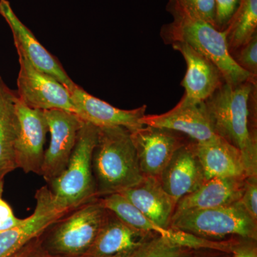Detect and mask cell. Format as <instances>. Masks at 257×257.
Wrapping results in <instances>:
<instances>
[{
	"mask_svg": "<svg viewBox=\"0 0 257 257\" xmlns=\"http://www.w3.org/2000/svg\"><path fill=\"white\" fill-rule=\"evenodd\" d=\"M108 257H118V256H108Z\"/></svg>",
	"mask_w": 257,
	"mask_h": 257,
	"instance_id": "836d02e7",
	"label": "cell"
},
{
	"mask_svg": "<svg viewBox=\"0 0 257 257\" xmlns=\"http://www.w3.org/2000/svg\"><path fill=\"white\" fill-rule=\"evenodd\" d=\"M15 108L18 119V133L15 143V160L18 168L25 173L41 174L45 156V138L48 131L44 111L32 109L18 99Z\"/></svg>",
	"mask_w": 257,
	"mask_h": 257,
	"instance_id": "30bf717a",
	"label": "cell"
},
{
	"mask_svg": "<svg viewBox=\"0 0 257 257\" xmlns=\"http://www.w3.org/2000/svg\"><path fill=\"white\" fill-rule=\"evenodd\" d=\"M98 126L84 121L68 165L50 184L57 207L69 213L98 198L92 172V154Z\"/></svg>",
	"mask_w": 257,
	"mask_h": 257,
	"instance_id": "277c9868",
	"label": "cell"
},
{
	"mask_svg": "<svg viewBox=\"0 0 257 257\" xmlns=\"http://www.w3.org/2000/svg\"><path fill=\"white\" fill-rule=\"evenodd\" d=\"M194 148L206 180L247 177L241 152L220 137L204 143L194 142Z\"/></svg>",
	"mask_w": 257,
	"mask_h": 257,
	"instance_id": "ffe728a7",
	"label": "cell"
},
{
	"mask_svg": "<svg viewBox=\"0 0 257 257\" xmlns=\"http://www.w3.org/2000/svg\"><path fill=\"white\" fill-rule=\"evenodd\" d=\"M171 45L182 54L187 63V72L181 83L185 89L184 99L192 103L205 101L225 82L221 72L210 60L188 44L177 42Z\"/></svg>",
	"mask_w": 257,
	"mask_h": 257,
	"instance_id": "e0dca14e",
	"label": "cell"
},
{
	"mask_svg": "<svg viewBox=\"0 0 257 257\" xmlns=\"http://www.w3.org/2000/svg\"><path fill=\"white\" fill-rule=\"evenodd\" d=\"M19 62L20 68L16 94L22 102L32 109H60L76 114L67 88L54 77L32 67L22 56H19Z\"/></svg>",
	"mask_w": 257,
	"mask_h": 257,
	"instance_id": "ba28073f",
	"label": "cell"
},
{
	"mask_svg": "<svg viewBox=\"0 0 257 257\" xmlns=\"http://www.w3.org/2000/svg\"><path fill=\"white\" fill-rule=\"evenodd\" d=\"M180 257H232V253L213 248H197Z\"/></svg>",
	"mask_w": 257,
	"mask_h": 257,
	"instance_id": "1f68e13d",
	"label": "cell"
},
{
	"mask_svg": "<svg viewBox=\"0 0 257 257\" xmlns=\"http://www.w3.org/2000/svg\"><path fill=\"white\" fill-rule=\"evenodd\" d=\"M3 192V183L0 184V231H6L23 224L25 219L17 218L10 207L2 197Z\"/></svg>",
	"mask_w": 257,
	"mask_h": 257,
	"instance_id": "f546056e",
	"label": "cell"
},
{
	"mask_svg": "<svg viewBox=\"0 0 257 257\" xmlns=\"http://www.w3.org/2000/svg\"><path fill=\"white\" fill-rule=\"evenodd\" d=\"M239 201L248 214L257 221V175L246 177L242 195Z\"/></svg>",
	"mask_w": 257,
	"mask_h": 257,
	"instance_id": "83f0119b",
	"label": "cell"
},
{
	"mask_svg": "<svg viewBox=\"0 0 257 257\" xmlns=\"http://www.w3.org/2000/svg\"><path fill=\"white\" fill-rule=\"evenodd\" d=\"M241 0H214L215 3V28L224 31L237 10Z\"/></svg>",
	"mask_w": 257,
	"mask_h": 257,
	"instance_id": "4316f807",
	"label": "cell"
},
{
	"mask_svg": "<svg viewBox=\"0 0 257 257\" xmlns=\"http://www.w3.org/2000/svg\"><path fill=\"white\" fill-rule=\"evenodd\" d=\"M0 15L9 25L19 56L40 72L54 77L70 92L76 84L62 64L39 42L33 33L18 18L8 0H0Z\"/></svg>",
	"mask_w": 257,
	"mask_h": 257,
	"instance_id": "8fae6325",
	"label": "cell"
},
{
	"mask_svg": "<svg viewBox=\"0 0 257 257\" xmlns=\"http://www.w3.org/2000/svg\"><path fill=\"white\" fill-rule=\"evenodd\" d=\"M119 194L149 219L161 227L170 229L176 203L158 178L144 177L141 182Z\"/></svg>",
	"mask_w": 257,
	"mask_h": 257,
	"instance_id": "d6986e66",
	"label": "cell"
},
{
	"mask_svg": "<svg viewBox=\"0 0 257 257\" xmlns=\"http://www.w3.org/2000/svg\"><path fill=\"white\" fill-rule=\"evenodd\" d=\"M2 80H3V79H2L1 77H0V82H1Z\"/></svg>",
	"mask_w": 257,
	"mask_h": 257,
	"instance_id": "d6a6232c",
	"label": "cell"
},
{
	"mask_svg": "<svg viewBox=\"0 0 257 257\" xmlns=\"http://www.w3.org/2000/svg\"><path fill=\"white\" fill-rule=\"evenodd\" d=\"M16 93L0 82V184L4 177L18 168L15 160V143L18 119L15 108Z\"/></svg>",
	"mask_w": 257,
	"mask_h": 257,
	"instance_id": "7402d4cb",
	"label": "cell"
},
{
	"mask_svg": "<svg viewBox=\"0 0 257 257\" xmlns=\"http://www.w3.org/2000/svg\"><path fill=\"white\" fill-rule=\"evenodd\" d=\"M131 138L142 174L158 179L175 152L187 142L178 133L151 126L131 132Z\"/></svg>",
	"mask_w": 257,
	"mask_h": 257,
	"instance_id": "7c38bea8",
	"label": "cell"
},
{
	"mask_svg": "<svg viewBox=\"0 0 257 257\" xmlns=\"http://www.w3.org/2000/svg\"><path fill=\"white\" fill-rule=\"evenodd\" d=\"M40 236L30 240L29 242L24 245L23 247L20 248L18 251H16L13 256L10 257H66L52 254L50 251H47L42 243Z\"/></svg>",
	"mask_w": 257,
	"mask_h": 257,
	"instance_id": "f1b7e54d",
	"label": "cell"
},
{
	"mask_svg": "<svg viewBox=\"0 0 257 257\" xmlns=\"http://www.w3.org/2000/svg\"><path fill=\"white\" fill-rule=\"evenodd\" d=\"M257 240L237 237L231 248L232 257H257Z\"/></svg>",
	"mask_w": 257,
	"mask_h": 257,
	"instance_id": "4dcf8cb0",
	"label": "cell"
},
{
	"mask_svg": "<svg viewBox=\"0 0 257 257\" xmlns=\"http://www.w3.org/2000/svg\"><path fill=\"white\" fill-rule=\"evenodd\" d=\"M254 82H224L204 102L214 133L241 152L246 176L257 175L256 138L249 127V99Z\"/></svg>",
	"mask_w": 257,
	"mask_h": 257,
	"instance_id": "6da1fadb",
	"label": "cell"
},
{
	"mask_svg": "<svg viewBox=\"0 0 257 257\" xmlns=\"http://www.w3.org/2000/svg\"><path fill=\"white\" fill-rule=\"evenodd\" d=\"M108 213L99 198L82 204L50 225L40 236L42 243L52 254L85 256L105 222Z\"/></svg>",
	"mask_w": 257,
	"mask_h": 257,
	"instance_id": "5b68a950",
	"label": "cell"
},
{
	"mask_svg": "<svg viewBox=\"0 0 257 257\" xmlns=\"http://www.w3.org/2000/svg\"><path fill=\"white\" fill-rule=\"evenodd\" d=\"M69 93L76 114L83 121L92 123L98 127L122 126L130 132L144 126L141 119L146 114L147 105L131 110L119 109L91 95L77 84Z\"/></svg>",
	"mask_w": 257,
	"mask_h": 257,
	"instance_id": "9a60e30c",
	"label": "cell"
},
{
	"mask_svg": "<svg viewBox=\"0 0 257 257\" xmlns=\"http://www.w3.org/2000/svg\"><path fill=\"white\" fill-rule=\"evenodd\" d=\"M173 1L187 14L199 20L207 22L215 28L214 0H173Z\"/></svg>",
	"mask_w": 257,
	"mask_h": 257,
	"instance_id": "d4e9b609",
	"label": "cell"
},
{
	"mask_svg": "<svg viewBox=\"0 0 257 257\" xmlns=\"http://www.w3.org/2000/svg\"><path fill=\"white\" fill-rule=\"evenodd\" d=\"M194 248L184 247L170 239L155 234L126 256L122 257H180Z\"/></svg>",
	"mask_w": 257,
	"mask_h": 257,
	"instance_id": "cb8c5ba5",
	"label": "cell"
},
{
	"mask_svg": "<svg viewBox=\"0 0 257 257\" xmlns=\"http://www.w3.org/2000/svg\"><path fill=\"white\" fill-rule=\"evenodd\" d=\"M245 179L216 177L206 180L197 190L177 203L173 216L186 211L222 207L237 202L242 195Z\"/></svg>",
	"mask_w": 257,
	"mask_h": 257,
	"instance_id": "44dd1931",
	"label": "cell"
},
{
	"mask_svg": "<svg viewBox=\"0 0 257 257\" xmlns=\"http://www.w3.org/2000/svg\"><path fill=\"white\" fill-rule=\"evenodd\" d=\"M155 234L130 226L109 211L105 222L85 256H124Z\"/></svg>",
	"mask_w": 257,
	"mask_h": 257,
	"instance_id": "ac0fdd59",
	"label": "cell"
},
{
	"mask_svg": "<svg viewBox=\"0 0 257 257\" xmlns=\"http://www.w3.org/2000/svg\"><path fill=\"white\" fill-rule=\"evenodd\" d=\"M92 172L98 198L119 194L141 182L144 176L130 130L98 127Z\"/></svg>",
	"mask_w": 257,
	"mask_h": 257,
	"instance_id": "3957f363",
	"label": "cell"
},
{
	"mask_svg": "<svg viewBox=\"0 0 257 257\" xmlns=\"http://www.w3.org/2000/svg\"><path fill=\"white\" fill-rule=\"evenodd\" d=\"M35 199V211L23 224L0 231V257L13 256L24 245L43 234L50 225L67 214L57 207L53 194L47 186L37 191Z\"/></svg>",
	"mask_w": 257,
	"mask_h": 257,
	"instance_id": "4fadbf2b",
	"label": "cell"
},
{
	"mask_svg": "<svg viewBox=\"0 0 257 257\" xmlns=\"http://www.w3.org/2000/svg\"><path fill=\"white\" fill-rule=\"evenodd\" d=\"M170 228L211 241L234 237L257 240V221L248 214L239 201L174 216Z\"/></svg>",
	"mask_w": 257,
	"mask_h": 257,
	"instance_id": "8992f818",
	"label": "cell"
},
{
	"mask_svg": "<svg viewBox=\"0 0 257 257\" xmlns=\"http://www.w3.org/2000/svg\"><path fill=\"white\" fill-rule=\"evenodd\" d=\"M159 180L176 205L202 185L206 179L194 150V141H187L175 152Z\"/></svg>",
	"mask_w": 257,
	"mask_h": 257,
	"instance_id": "2e32d148",
	"label": "cell"
},
{
	"mask_svg": "<svg viewBox=\"0 0 257 257\" xmlns=\"http://www.w3.org/2000/svg\"><path fill=\"white\" fill-rule=\"evenodd\" d=\"M257 0H241L226 32L230 53L249 41L256 34Z\"/></svg>",
	"mask_w": 257,
	"mask_h": 257,
	"instance_id": "603a6c76",
	"label": "cell"
},
{
	"mask_svg": "<svg viewBox=\"0 0 257 257\" xmlns=\"http://www.w3.org/2000/svg\"><path fill=\"white\" fill-rule=\"evenodd\" d=\"M101 204L121 221L141 231L153 233L170 239L179 246L189 248H213L231 252L234 240L211 241L198 237L184 231L165 229L155 224L134 207L121 194H112L99 197Z\"/></svg>",
	"mask_w": 257,
	"mask_h": 257,
	"instance_id": "9c48e42d",
	"label": "cell"
},
{
	"mask_svg": "<svg viewBox=\"0 0 257 257\" xmlns=\"http://www.w3.org/2000/svg\"><path fill=\"white\" fill-rule=\"evenodd\" d=\"M167 10L172 15V23L164 25L161 32L167 43L181 42L202 54L217 67L224 82L236 86L247 81L254 82L256 76L236 63L230 53L226 32L187 14L173 0H170Z\"/></svg>",
	"mask_w": 257,
	"mask_h": 257,
	"instance_id": "7a4b0ae2",
	"label": "cell"
},
{
	"mask_svg": "<svg viewBox=\"0 0 257 257\" xmlns=\"http://www.w3.org/2000/svg\"><path fill=\"white\" fill-rule=\"evenodd\" d=\"M141 123L144 126L184 134L197 143L211 141L218 137L211 126L204 101L192 103L183 97L172 110L162 114H145Z\"/></svg>",
	"mask_w": 257,
	"mask_h": 257,
	"instance_id": "5bb4252c",
	"label": "cell"
},
{
	"mask_svg": "<svg viewBox=\"0 0 257 257\" xmlns=\"http://www.w3.org/2000/svg\"><path fill=\"white\" fill-rule=\"evenodd\" d=\"M239 50L234 60L241 68L250 74L256 76L257 73V35H254Z\"/></svg>",
	"mask_w": 257,
	"mask_h": 257,
	"instance_id": "484cf974",
	"label": "cell"
},
{
	"mask_svg": "<svg viewBox=\"0 0 257 257\" xmlns=\"http://www.w3.org/2000/svg\"><path fill=\"white\" fill-rule=\"evenodd\" d=\"M43 111L50 133V143L45 152L40 175L50 184L68 165L84 121L78 115L67 111Z\"/></svg>",
	"mask_w": 257,
	"mask_h": 257,
	"instance_id": "52a82bcc",
	"label": "cell"
}]
</instances>
